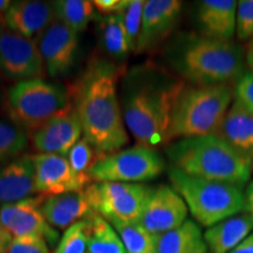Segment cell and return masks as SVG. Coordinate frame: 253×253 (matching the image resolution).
<instances>
[{"label":"cell","instance_id":"cell-1","mask_svg":"<svg viewBox=\"0 0 253 253\" xmlns=\"http://www.w3.org/2000/svg\"><path fill=\"white\" fill-rule=\"evenodd\" d=\"M184 88V82L153 65L123 74L122 116L137 145L156 149L171 141L172 112Z\"/></svg>","mask_w":253,"mask_h":253},{"label":"cell","instance_id":"cell-2","mask_svg":"<svg viewBox=\"0 0 253 253\" xmlns=\"http://www.w3.org/2000/svg\"><path fill=\"white\" fill-rule=\"evenodd\" d=\"M123 69L109 60L93 59L68 88L84 138L102 156L120 151L129 143L118 95L119 79L126 73Z\"/></svg>","mask_w":253,"mask_h":253},{"label":"cell","instance_id":"cell-3","mask_svg":"<svg viewBox=\"0 0 253 253\" xmlns=\"http://www.w3.org/2000/svg\"><path fill=\"white\" fill-rule=\"evenodd\" d=\"M167 155L186 175L233 184L242 189L250 181V155L237 150L217 135L182 138L167 148Z\"/></svg>","mask_w":253,"mask_h":253},{"label":"cell","instance_id":"cell-4","mask_svg":"<svg viewBox=\"0 0 253 253\" xmlns=\"http://www.w3.org/2000/svg\"><path fill=\"white\" fill-rule=\"evenodd\" d=\"M177 72L192 86H217L238 82L244 73V52L231 41L191 38L175 59Z\"/></svg>","mask_w":253,"mask_h":253},{"label":"cell","instance_id":"cell-5","mask_svg":"<svg viewBox=\"0 0 253 253\" xmlns=\"http://www.w3.org/2000/svg\"><path fill=\"white\" fill-rule=\"evenodd\" d=\"M233 94L231 84L185 86L172 112L171 140L217 135Z\"/></svg>","mask_w":253,"mask_h":253},{"label":"cell","instance_id":"cell-6","mask_svg":"<svg viewBox=\"0 0 253 253\" xmlns=\"http://www.w3.org/2000/svg\"><path fill=\"white\" fill-rule=\"evenodd\" d=\"M168 173L173 190L202 226L209 229L244 210V194L238 186L186 175L172 167Z\"/></svg>","mask_w":253,"mask_h":253},{"label":"cell","instance_id":"cell-7","mask_svg":"<svg viewBox=\"0 0 253 253\" xmlns=\"http://www.w3.org/2000/svg\"><path fill=\"white\" fill-rule=\"evenodd\" d=\"M9 115L31 134L72 108L68 88L58 82L34 79L17 82L7 91Z\"/></svg>","mask_w":253,"mask_h":253},{"label":"cell","instance_id":"cell-8","mask_svg":"<svg viewBox=\"0 0 253 253\" xmlns=\"http://www.w3.org/2000/svg\"><path fill=\"white\" fill-rule=\"evenodd\" d=\"M164 167L166 162L156 149L135 145L99 158L89 176L93 182L140 183L156 178Z\"/></svg>","mask_w":253,"mask_h":253},{"label":"cell","instance_id":"cell-9","mask_svg":"<svg viewBox=\"0 0 253 253\" xmlns=\"http://www.w3.org/2000/svg\"><path fill=\"white\" fill-rule=\"evenodd\" d=\"M151 191L142 183L93 182L84 190L93 210L109 223H140Z\"/></svg>","mask_w":253,"mask_h":253},{"label":"cell","instance_id":"cell-10","mask_svg":"<svg viewBox=\"0 0 253 253\" xmlns=\"http://www.w3.org/2000/svg\"><path fill=\"white\" fill-rule=\"evenodd\" d=\"M46 73L45 62L36 41L9 30L0 33V74L2 77L23 82L42 79Z\"/></svg>","mask_w":253,"mask_h":253},{"label":"cell","instance_id":"cell-11","mask_svg":"<svg viewBox=\"0 0 253 253\" xmlns=\"http://www.w3.org/2000/svg\"><path fill=\"white\" fill-rule=\"evenodd\" d=\"M34 41L45 62L47 74L54 79L66 77L77 61L79 33L55 18Z\"/></svg>","mask_w":253,"mask_h":253},{"label":"cell","instance_id":"cell-12","mask_svg":"<svg viewBox=\"0 0 253 253\" xmlns=\"http://www.w3.org/2000/svg\"><path fill=\"white\" fill-rule=\"evenodd\" d=\"M46 196L39 195L0 208V221L13 238L41 237L48 245H55L60 240L58 231L49 225L41 211Z\"/></svg>","mask_w":253,"mask_h":253},{"label":"cell","instance_id":"cell-13","mask_svg":"<svg viewBox=\"0 0 253 253\" xmlns=\"http://www.w3.org/2000/svg\"><path fill=\"white\" fill-rule=\"evenodd\" d=\"M188 212L184 199L172 186L160 185L151 188L140 224L153 235H162L188 220Z\"/></svg>","mask_w":253,"mask_h":253},{"label":"cell","instance_id":"cell-14","mask_svg":"<svg viewBox=\"0 0 253 253\" xmlns=\"http://www.w3.org/2000/svg\"><path fill=\"white\" fill-rule=\"evenodd\" d=\"M183 2L179 0L145 1L135 53H147L160 45L175 30L181 17Z\"/></svg>","mask_w":253,"mask_h":253},{"label":"cell","instance_id":"cell-15","mask_svg":"<svg viewBox=\"0 0 253 253\" xmlns=\"http://www.w3.org/2000/svg\"><path fill=\"white\" fill-rule=\"evenodd\" d=\"M55 18L52 2L20 0L12 2L5 17V27L19 36L36 40Z\"/></svg>","mask_w":253,"mask_h":253},{"label":"cell","instance_id":"cell-16","mask_svg":"<svg viewBox=\"0 0 253 253\" xmlns=\"http://www.w3.org/2000/svg\"><path fill=\"white\" fill-rule=\"evenodd\" d=\"M37 194L46 196L78 191L67 157L56 154L32 155Z\"/></svg>","mask_w":253,"mask_h":253},{"label":"cell","instance_id":"cell-17","mask_svg":"<svg viewBox=\"0 0 253 253\" xmlns=\"http://www.w3.org/2000/svg\"><path fill=\"white\" fill-rule=\"evenodd\" d=\"M37 194L36 170L31 155H25L0 168V208L18 203Z\"/></svg>","mask_w":253,"mask_h":253},{"label":"cell","instance_id":"cell-18","mask_svg":"<svg viewBox=\"0 0 253 253\" xmlns=\"http://www.w3.org/2000/svg\"><path fill=\"white\" fill-rule=\"evenodd\" d=\"M237 6L235 0H203L197 8V20L203 37L230 41L236 34Z\"/></svg>","mask_w":253,"mask_h":253},{"label":"cell","instance_id":"cell-19","mask_svg":"<svg viewBox=\"0 0 253 253\" xmlns=\"http://www.w3.org/2000/svg\"><path fill=\"white\" fill-rule=\"evenodd\" d=\"M41 211L50 226L68 229L73 224L86 219L94 210L86 192L71 191L46 197Z\"/></svg>","mask_w":253,"mask_h":253},{"label":"cell","instance_id":"cell-20","mask_svg":"<svg viewBox=\"0 0 253 253\" xmlns=\"http://www.w3.org/2000/svg\"><path fill=\"white\" fill-rule=\"evenodd\" d=\"M252 230L253 219L244 213L209 227L204 233V239L210 253H230L251 235Z\"/></svg>","mask_w":253,"mask_h":253},{"label":"cell","instance_id":"cell-21","mask_svg":"<svg viewBox=\"0 0 253 253\" xmlns=\"http://www.w3.org/2000/svg\"><path fill=\"white\" fill-rule=\"evenodd\" d=\"M218 137L242 153L251 154L253 150V113L235 99L223 120Z\"/></svg>","mask_w":253,"mask_h":253},{"label":"cell","instance_id":"cell-22","mask_svg":"<svg viewBox=\"0 0 253 253\" xmlns=\"http://www.w3.org/2000/svg\"><path fill=\"white\" fill-rule=\"evenodd\" d=\"M201 227L194 220H186L175 230L156 236V253H208Z\"/></svg>","mask_w":253,"mask_h":253},{"label":"cell","instance_id":"cell-23","mask_svg":"<svg viewBox=\"0 0 253 253\" xmlns=\"http://www.w3.org/2000/svg\"><path fill=\"white\" fill-rule=\"evenodd\" d=\"M97 31L100 36L101 48L114 63L123 62L132 52L128 34L121 15L97 17Z\"/></svg>","mask_w":253,"mask_h":253},{"label":"cell","instance_id":"cell-24","mask_svg":"<svg viewBox=\"0 0 253 253\" xmlns=\"http://www.w3.org/2000/svg\"><path fill=\"white\" fill-rule=\"evenodd\" d=\"M55 17L77 33L86 31L93 19H96L93 1L88 0H58L53 1Z\"/></svg>","mask_w":253,"mask_h":253},{"label":"cell","instance_id":"cell-25","mask_svg":"<svg viewBox=\"0 0 253 253\" xmlns=\"http://www.w3.org/2000/svg\"><path fill=\"white\" fill-rule=\"evenodd\" d=\"M101 157L102 155L97 153L86 138H81L69 151L67 160L74 176L78 191H84L93 183L89 172L94 164Z\"/></svg>","mask_w":253,"mask_h":253},{"label":"cell","instance_id":"cell-26","mask_svg":"<svg viewBox=\"0 0 253 253\" xmlns=\"http://www.w3.org/2000/svg\"><path fill=\"white\" fill-rule=\"evenodd\" d=\"M91 233L87 253H126L119 233L112 224L93 211L88 216Z\"/></svg>","mask_w":253,"mask_h":253},{"label":"cell","instance_id":"cell-27","mask_svg":"<svg viewBox=\"0 0 253 253\" xmlns=\"http://www.w3.org/2000/svg\"><path fill=\"white\" fill-rule=\"evenodd\" d=\"M121 238L126 253H156V235L147 231L140 223H110Z\"/></svg>","mask_w":253,"mask_h":253},{"label":"cell","instance_id":"cell-28","mask_svg":"<svg viewBox=\"0 0 253 253\" xmlns=\"http://www.w3.org/2000/svg\"><path fill=\"white\" fill-rule=\"evenodd\" d=\"M28 134L13 123L0 121V163L15 160L27 148Z\"/></svg>","mask_w":253,"mask_h":253},{"label":"cell","instance_id":"cell-29","mask_svg":"<svg viewBox=\"0 0 253 253\" xmlns=\"http://www.w3.org/2000/svg\"><path fill=\"white\" fill-rule=\"evenodd\" d=\"M91 233L89 218L66 229L53 253H87Z\"/></svg>","mask_w":253,"mask_h":253},{"label":"cell","instance_id":"cell-30","mask_svg":"<svg viewBox=\"0 0 253 253\" xmlns=\"http://www.w3.org/2000/svg\"><path fill=\"white\" fill-rule=\"evenodd\" d=\"M58 116L53 118L46 125L31 134L34 148L39 151V154H56L62 156Z\"/></svg>","mask_w":253,"mask_h":253},{"label":"cell","instance_id":"cell-31","mask_svg":"<svg viewBox=\"0 0 253 253\" xmlns=\"http://www.w3.org/2000/svg\"><path fill=\"white\" fill-rule=\"evenodd\" d=\"M58 120L60 140L62 144V156L67 157L72 148L81 140V134H84L81 121L73 106L67 112L60 114Z\"/></svg>","mask_w":253,"mask_h":253},{"label":"cell","instance_id":"cell-32","mask_svg":"<svg viewBox=\"0 0 253 253\" xmlns=\"http://www.w3.org/2000/svg\"><path fill=\"white\" fill-rule=\"evenodd\" d=\"M144 4L145 1L143 0H129L128 6L123 9L121 14H119L122 17L126 34H128L129 41H130V45L132 47V52L135 50L138 34L141 31Z\"/></svg>","mask_w":253,"mask_h":253},{"label":"cell","instance_id":"cell-33","mask_svg":"<svg viewBox=\"0 0 253 253\" xmlns=\"http://www.w3.org/2000/svg\"><path fill=\"white\" fill-rule=\"evenodd\" d=\"M236 34L239 40L253 39V0L238 1Z\"/></svg>","mask_w":253,"mask_h":253},{"label":"cell","instance_id":"cell-34","mask_svg":"<svg viewBox=\"0 0 253 253\" xmlns=\"http://www.w3.org/2000/svg\"><path fill=\"white\" fill-rule=\"evenodd\" d=\"M5 253H49V248L41 237L25 236L12 239Z\"/></svg>","mask_w":253,"mask_h":253},{"label":"cell","instance_id":"cell-35","mask_svg":"<svg viewBox=\"0 0 253 253\" xmlns=\"http://www.w3.org/2000/svg\"><path fill=\"white\" fill-rule=\"evenodd\" d=\"M235 96L253 113V72L245 73L243 78L237 82Z\"/></svg>","mask_w":253,"mask_h":253},{"label":"cell","instance_id":"cell-36","mask_svg":"<svg viewBox=\"0 0 253 253\" xmlns=\"http://www.w3.org/2000/svg\"><path fill=\"white\" fill-rule=\"evenodd\" d=\"M93 4L101 14L107 17L121 14L123 9L128 6L129 0H95Z\"/></svg>","mask_w":253,"mask_h":253},{"label":"cell","instance_id":"cell-37","mask_svg":"<svg viewBox=\"0 0 253 253\" xmlns=\"http://www.w3.org/2000/svg\"><path fill=\"white\" fill-rule=\"evenodd\" d=\"M12 239H13V237L11 236V233L5 229V226L0 221V253L6 252V250L11 244Z\"/></svg>","mask_w":253,"mask_h":253},{"label":"cell","instance_id":"cell-38","mask_svg":"<svg viewBox=\"0 0 253 253\" xmlns=\"http://www.w3.org/2000/svg\"><path fill=\"white\" fill-rule=\"evenodd\" d=\"M244 198H245L244 210L246 211V213H248L249 216L253 219V181L250 183L248 188H246Z\"/></svg>","mask_w":253,"mask_h":253},{"label":"cell","instance_id":"cell-39","mask_svg":"<svg viewBox=\"0 0 253 253\" xmlns=\"http://www.w3.org/2000/svg\"><path fill=\"white\" fill-rule=\"evenodd\" d=\"M230 253H253V233Z\"/></svg>","mask_w":253,"mask_h":253},{"label":"cell","instance_id":"cell-40","mask_svg":"<svg viewBox=\"0 0 253 253\" xmlns=\"http://www.w3.org/2000/svg\"><path fill=\"white\" fill-rule=\"evenodd\" d=\"M245 61L248 63L250 71L253 72V39L249 41L245 49Z\"/></svg>","mask_w":253,"mask_h":253},{"label":"cell","instance_id":"cell-41","mask_svg":"<svg viewBox=\"0 0 253 253\" xmlns=\"http://www.w3.org/2000/svg\"><path fill=\"white\" fill-rule=\"evenodd\" d=\"M12 1L9 0H0V24L5 28V17L7 11L11 7Z\"/></svg>","mask_w":253,"mask_h":253},{"label":"cell","instance_id":"cell-42","mask_svg":"<svg viewBox=\"0 0 253 253\" xmlns=\"http://www.w3.org/2000/svg\"><path fill=\"white\" fill-rule=\"evenodd\" d=\"M250 158H251V164H252V169H253V150L250 154Z\"/></svg>","mask_w":253,"mask_h":253},{"label":"cell","instance_id":"cell-43","mask_svg":"<svg viewBox=\"0 0 253 253\" xmlns=\"http://www.w3.org/2000/svg\"><path fill=\"white\" fill-rule=\"evenodd\" d=\"M5 30V28H4V26H2V25L1 24H0V33H1V32L2 31H4Z\"/></svg>","mask_w":253,"mask_h":253}]
</instances>
